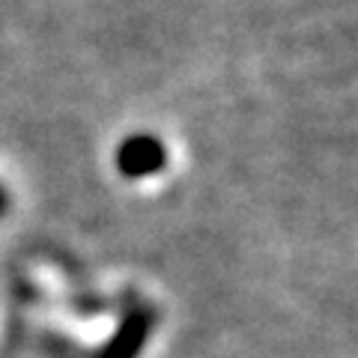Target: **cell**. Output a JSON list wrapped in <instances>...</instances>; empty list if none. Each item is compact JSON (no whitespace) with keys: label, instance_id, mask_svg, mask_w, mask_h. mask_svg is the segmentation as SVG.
Wrapping results in <instances>:
<instances>
[{"label":"cell","instance_id":"2","mask_svg":"<svg viewBox=\"0 0 358 358\" xmlns=\"http://www.w3.org/2000/svg\"><path fill=\"white\" fill-rule=\"evenodd\" d=\"M152 326H155V313L150 308H131L126 317H122L114 338H110L93 358H138V352L150 341Z\"/></svg>","mask_w":358,"mask_h":358},{"label":"cell","instance_id":"1","mask_svg":"<svg viewBox=\"0 0 358 358\" xmlns=\"http://www.w3.org/2000/svg\"><path fill=\"white\" fill-rule=\"evenodd\" d=\"M117 171L126 179H143L164 171L167 150L155 134H129L117 150Z\"/></svg>","mask_w":358,"mask_h":358},{"label":"cell","instance_id":"3","mask_svg":"<svg viewBox=\"0 0 358 358\" xmlns=\"http://www.w3.org/2000/svg\"><path fill=\"white\" fill-rule=\"evenodd\" d=\"M6 203H9V197H6V192H3V185H0V215L6 212Z\"/></svg>","mask_w":358,"mask_h":358}]
</instances>
